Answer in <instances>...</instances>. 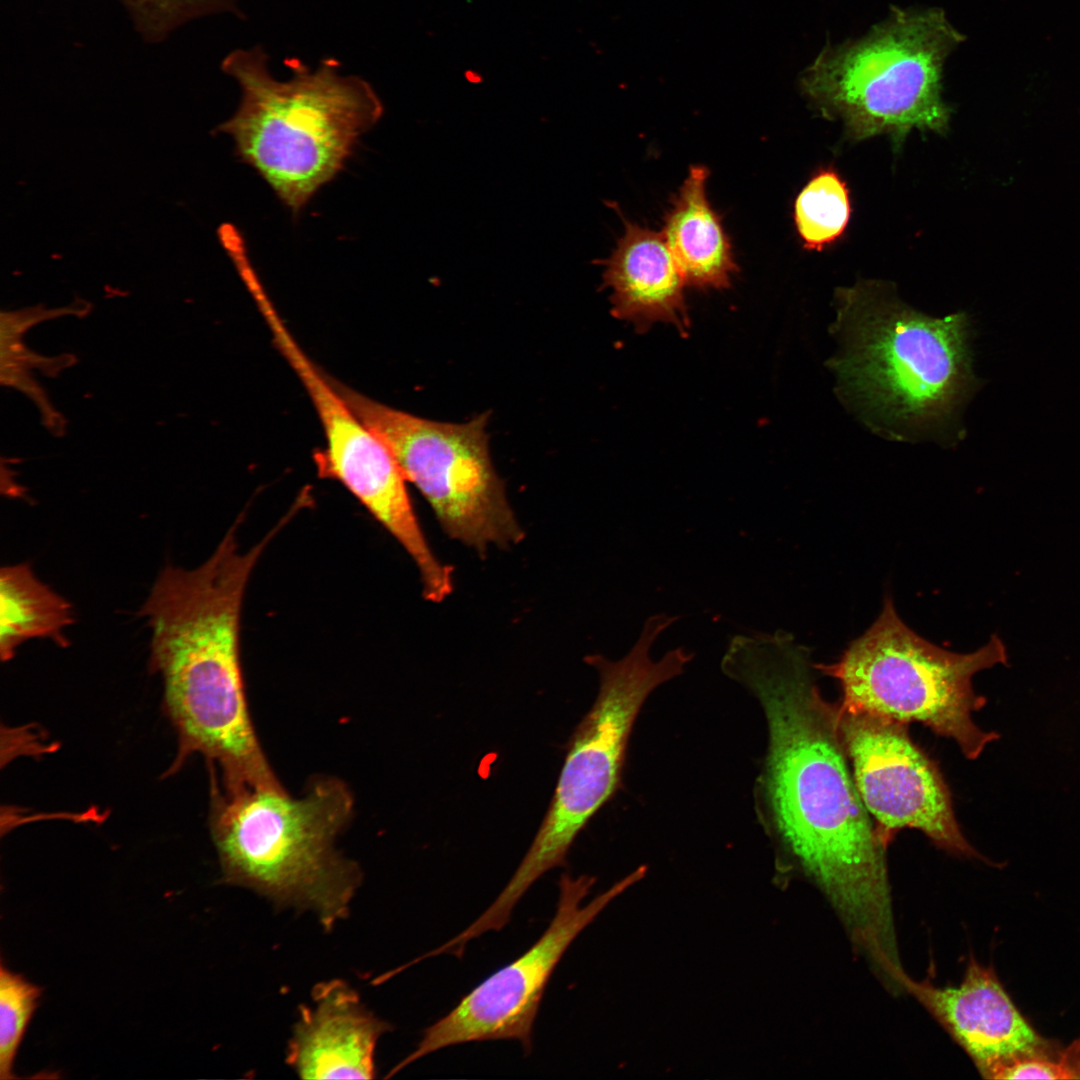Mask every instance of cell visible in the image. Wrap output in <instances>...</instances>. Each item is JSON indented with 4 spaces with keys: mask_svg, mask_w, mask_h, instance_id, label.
<instances>
[{
    "mask_svg": "<svg viewBox=\"0 0 1080 1080\" xmlns=\"http://www.w3.org/2000/svg\"><path fill=\"white\" fill-rule=\"evenodd\" d=\"M759 702L768 730L760 816L782 853L829 899L874 964L898 954L886 852L857 790L838 703L809 650L785 631L735 635L721 661Z\"/></svg>",
    "mask_w": 1080,
    "mask_h": 1080,
    "instance_id": "cell-1",
    "label": "cell"
},
{
    "mask_svg": "<svg viewBox=\"0 0 1080 1080\" xmlns=\"http://www.w3.org/2000/svg\"><path fill=\"white\" fill-rule=\"evenodd\" d=\"M240 524L234 521L201 565H166L138 615L150 629L149 668L162 677L178 735L169 774L199 753L219 769L224 790H280L250 716L240 655L245 590L273 536L241 552Z\"/></svg>",
    "mask_w": 1080,
    "mask_h": 1080,
    "instance_id": "cell-2",
    "label": "cell"
},
{
    "mask_svg": "<svg viewBox=\"0 0 1080 1080\" xmlns=\"http://www.w3.org/2000/svg\"><path fill=\"white\" fill-rule=\"evenodd\" d=\"M835 304L828 362L840 398L887 438L959 440L977 386L967 315L929 316L878 281L838 289Z\"/></svg>",
    "mask_w": 1080,
    "mask_h": 1080,
    "instance_id": "cell-3",
    "label": "cell"
},
{
    "mask_svg": "<svg viewBox=\"0 0 1080 1080\" xmlns=\"http://www.w3.org/2000/svg\"><path fill=\"white\" fill-rule=\"evenodd\" d=\"M210 776L209 827L222 882L280 907L310 910L326 929L344 919L362 879L359 865L336 848L355 809L349 786L321 776L300 796L285 789L227 792L212 769Z\"/></svg>",
    "mask_w": 1080,
    "mask_h": 1080,
    "instance_id": "cell-4",
    "label": "cell"
},
{
    "mask_svg": "<svg viewBox=\"0 0 1080 1080\" xmlns=\"http://www.w3.org/2000/svg\"><path fill=\"white\" fill-rule=\"evenodd\" d=\"M288 64L292 77L279 80L262 47L227 54L221 69L238 83L241 98L218 129L297 213L344 167L359 138L381 118L383 105L369 82L341 74L335 59L313 70L298 60Z\"/></svg>",
    "mask_w": 1080,
    "mask_h": 1080,
    "instance_id": "cell-5",
    "label": "cell"
},
{
    "mask_svg": "<svg viewBox=\"0 0 1080 1080\" xmlns=\"http://www.w3.org/2000/svg\"><path fill=\"white\" fill-rule=\"evenodd\" d=\"M679 619L665 613L647 618L639 638L619 660L596 654L585 658L599 676L597 697L571 734L553 796L529 849L485 910L491 923L506 925L528 889L549 870L566 864L579 833L616 791L629 735L645 700L682 674L694 658L683 647L657 661L650 656L659 635Z\"/></svg>",
    "mask_w": 1080,
    "mask_h": 1080,
    "instance_id": "cell-6",
    "label": "cell"
},
{
    "mask_svg": "<svg viewBox=\"0 0 1080 1080\" xmlns=\"http://www.w3.org/2000/svg\"><path fill=\"white\" fill-rule=\"evenodd\" d=\"M963 36L940 9H893L865 37L825 48L801 78L823 116L840 119L855 140L913 129L942 132L943 64Z\"/></svg>",
    "mask_w": 1080,
    "mask_h": 1080,
    "instance_id": "cell-7",
    "label": "cell"
},
{
    "mask_svg": "<svg viewBox=\"0 0 1080 1080\" xmlns=\"http://www.w3.org/2000/svg\"><path fill=\"white\" fill-rule=\"evenodd\" d=\"M1007 663L1006 646L996 634L973 652H951L910 629L886 598L878 618L838 661L815 666L839 682L844 706L921 723L976 760L1000 734L974 722L972 714L987 699L975 692L972 678Z\"/></svg>",
    "mask_w": 1080,
    "mask_h": 1080,
    "instance_id": "cell-8",
    "label": "cell"
},
{
    "mask_svg": "<svg viewBox=\"0 0 1080 1080\" xmlns=\"http://www.w3.org/2000/svg\"><path fill=\"white\" fill-rule=\"evenodd\" d=\"M355 414L387 445L451 539L483 554L524 538L496 473L488 444L489 414L465 423L421 418L376 401L333 378Z\"/></svg>",
    "mask_w": 1080,
    "mask_h": 1080,
    "instance_id": "cell-9",
    "label": "cell"
},
{
    "mask_svg": "<svg viewBox=\"0 0 1080 1080\" xmlns=\"http://www.w3.org/2000/svg\"><path fill=\"white\" fill-rule=\"evenodd\" d=\"M640 866L582 905L595 884L588 875L562 874L555 914L543 934L521 956L498 969L445 1016L427 1027L416 1048L387 1077L446 1047L490 1040L518 1041L526 1054L546 986L557 964L577 936L627 888L641 880Z\"/></svg>",
    "mask_w": 1080,
    "mask_h": 1080,
    "instance_id": "cell-10",
    "label": "cell"
},
{
    "mask_svg": "<svg viewBox=\"0 0 1080 1080\" xmlns=\"http://www.w3.org/2000/svg\"><path fill=\"white\" fill-rule=\"evenodd\" d=\"M839 728L860 797L888 846L902 829L922 832L954 856L986 861L965 837L939 767L908 724L838 703Z\"/></svg>",
    "mask_w": 1080,
    "mask_h": 1080,
    "instance_id": "cell-11",
    "label": "cell"
},
{
    "mask_svg": "<svg viewBox=\"0 0 1080 1080\" xmlns=\"http://www.w3.org/2000/svg\"><path fill=\"white\" fill-rule=\"evenodd\" d=\"M258 309L320 420L326 446L316 455L319 475L341 483L375 518L401 512L410 497L407 480L390 449L350 408L332 377L303 351L271 301H262Z\"/></svg>",
    "mask_w": 1080,
    "mask_h": 1080,
    "instance_id": "cell-12",
    "label": "cell"
},
{
    "mask_svg": "<svg viewBox=\"0 0 1080 1080\" xmlns=\"http://www.w3.org/2000/svg\"><path fill=\"white\" fill-rule=\"evenodd\" d=\"M901 988L935 1017L985 1078L1013 1057L1042 1052V1039L1013 1004L994 969L974 958L957 987H938L906 975Z\"/></svg>",
    "mask_w": 1080,
    "mask_h": 1080,
    "instance_id": "cell-13",
    "label": "cell"
},
{
    "mask_svg": "<svg viewBox=\"0 0 1080 1080\" xmlns=\"http://www.w3.org/2000/svg\"><path fill=\"white\" fill-rule=\"evenodd\" d=\"M312 996L294 1026L287 1063L303 1079L374 1078L376 1045L391 1025L343 981L321 983Z\"/></svg>",
    "mask_w": 1080,
    "mask_h": 1080,
    "instance_id": "cell-14",
    "label": "cell"
},
{
    "mask_svg": "<svg viewBox=\"0 0 1080 1080\" xmlns=\"http://www.w3.org/2000/svg\"><path fill=\"white\" fill-rule=\"evenodd\" d=\"M602 287L612 290V314L639 332L656 322L689 329L684 301L685 280L663 234L624 221V233L609 258Z\"/></svg>",
    "mask_w": 1080,
    "mask_h": 1080,
    "instance_id": "cell-15",
    "label": "cell"
},
{
    "mask_svg": "<svg viewBox=\"0 0 1080 1080\" xmlns=\"http://www.w3.org/2000/svg\"><path fill=\"white\" fill-rule=\"evenodd\" d=\"M709 171L695 165L665 217L663 236L685 283L701 289L730 286L737 271L732 247L706 195Z\"/></svg>",
    "mask_w": 1080,
    "mask_h": 1080,
    "instance_id": "cell-16",
    "label": "cell"
},
{
    "mask_svg": "<svg viewBox=\"0 0 1080 1080\" xmlns=\"http://www.w3.org/2000/svg\"><path fill=\"white\" fill-rule=\"evenodd\" d=\"M74 622L71 603L43 583L27 563L0 570V656L9 661L20 645L44 638L65 647Z\"/></svg>",
    "mask_w": 1080,
    "mask_h": 1080,
    "instance_id": "cell-17",
    "label": "cell"
},
{
    "mask_svg": "<svg viewBox=\"0 0 1080 1080\" xmlns=\"http://www.w3.org/2000/svg\"><path fill=\"white\" fill-rule=\"evenodd\" d=\"M851 216L850 193L839 173L818 170L794 203V221L804 248L821 251L845 232Z\"/></svg>",
    "mask_w": 1080,
    "mask_h": 1080,
    "instance_id": "cell-18",
    "label": "cell"
},
{
    "mask_svg": "<svg viewBox=\"0 0 1080 1080\" xmlns=\"http://www.w3.org/2000/svg\"><path fill=\"white\" fill-rule=\"evenodd\" d=\"M135 31L149 44H159L181 26L207 16L242 17L238 0H119Z\"/></svg>",
    "mask_w": 1080,
    "mask_h": 1080,
    "instance_id": "cell-19",
    "label": "cell"
},
{
    "mask_svg": "<svg viewBox=\"0 0 1080 1080\" xmlns=\"http://www.w3.org/2000/svg\"><path fill=\"white\" fill-rule=\"evenodd\" d=\"M43 989L23 975L0 965V1079H15L13 1066L19 1046Z\"/></svg>",
    "mask_w": 1080,
    "mask_h": 1080,
    "instance_id": "cell-20",
    "label": "cell"
},
{
    "mask_svg": "<svg viewBox=\"0 0 1080 1080\" xmlns=\"http://www.w3.org/2000/svg\"><path fill=\"white\" fill-rule=\"evenodd\" d=\"M989 1079H1068L1059 1060L1042 1052L1013 1057L995 1067Z\"/></svg>",
    "mask_w": 1080,
    "mask_h": 1080,
    "instance_id": "cell-21",
    "label": "cell"
},
{
    "mask_svg": "<svg viewBox=\"0 0 1080 1080\" xmlns=\"http://www.w3.org/2000/svg\"><path fill=\"white\" fill-rule=\"evenodd\" d=\"M1058 1060L1068 1079L1080 1078V1037L1062 1052Z\"/></svg>",
    "mask_w": 1080,
    "mask_h": 1080,
    "instance_id": "cell-22",
    "label": "cell"
}]
</instances>
